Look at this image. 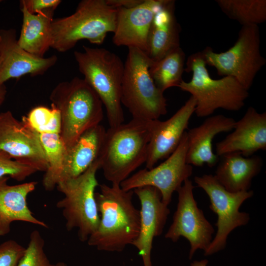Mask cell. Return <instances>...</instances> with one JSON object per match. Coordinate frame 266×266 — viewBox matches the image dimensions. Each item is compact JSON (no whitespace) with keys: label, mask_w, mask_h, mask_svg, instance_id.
Wrapping results in <instances>:
<instances>
[{"label":"cell","mask_w":266,"mask_h":266,"mask_svg":"<svg viewBox=\"0 0 266 266\" xmlns=\"http://www.w3.org/2000/svg\"><path fill=\"white\" fill-rule=\"evenodd\" d=\"M184 71L192 72V79L189 82L183 80L178 87L195 98L197 117H209L220 108L236 111L243 107L249 97L248 91L232 76L212 78L201 52L189 56Z\"/></svg>","instance_id":"obj_4"},{"label":"cell","mask_w":266,"mask_h":266,"mask_svg":"<svg viewBox=\"0 0 266 266\" xmlns=\"http://www.w3.org/2000/svg\"><path fill=\"white\" fill-rule=\"evenodd\" d=\"M235 121L231 117L216 115L207 117L200 125L189 130L187 163L192 166H214L219 157L213 151V140L218 134L233 130Z\"/></svg>","instance_id":"obj_19"},{"label":"cell","mask_w":266,"mask_h":266,"mask_svg":"<svg viewBox=\"0 0 266 266\" xmlns=\"http://www.w3.org/2000/svg\"><path fill=\"white\" fill-rule=\"evenodd\" d=\"M55 266H67V265L62 262H60L55 264Z\"/></svg>","instance_id":"obj_36"},{"label":"cell","mask_w":266,"mask_h":266,"mask_svg":"<svg viewBox=\"0 0 266 266\" xmlns=\"http://www.w3.org/2000/svg\"><path fill=\"white\" fill-rule=\"evenodd\" d=\"M60 0H22L23 5L28 12L36 14L47 10H55L61 2Z\"/></svg>","instance_id":"obj_32"},{"label":"cell","mask_w":266,"mask_h":266,"mask_svg":"<svg viewBox=\"0 0 266 266\" xmlns=\"http://www.w3.org/2000/svg\"><path fill=\"white\" fill-rule=\"evenodd\" d=\"M165 1L144 0L133 8H117L113 43L118 46L137 48L145 52L152 23Z\"/></svg>","instance_id":"obj_17"},{"label":"cell","mask_w":266,"mask_h":266,"mask_svg":"<svg viewBox=\"0 0 266 266\" xmlns=\"http://www.w3.org/2000/svg\"><path fill=\"white\" fill-rule=\"evenodd\" d=\"M0 151L37 171L45 172L48 168L38 133L10 111L0 113Z\"/></svg>","instance_id":"obj_13"},{"label":"cell","mask_w":266,"mask_h":266,"mask_svg":"<svg viewBox=\"0 0 266 266\" xmlns=\"http://www.w3.org/2000/svg\"><path fill=\"white\" fill-rule=\"evenodd\" d=\"M36 172L33 168L12 159L6 153L0 151V178L8 176L21 181Z\"/></svg>","instance_id":"obj_30"},{"label":"cell","mask_w":266,"mask_h":266,"mask_svg":"<svg viewBox=\"0 0 266 266\" xmlns=\"http://www.w3.org/2000/svg\"><path fill=\"white\" fill-rule=\"evenodd\" d=\"M185 54L179 47L157 61H153L149 72L156 86L162 92L178 87L183 81Z\"/></svg>","instance_id":"obj_25"},{"label":"cell","mask_w":266,"mask_h":266,"mask_svg":"<svg viewBox=\"0 0 266 266\" xmlns=\"http://www.w3.org/2000/svg\"><path fill=\"white\" fill-rule=\"evenodd\" d=\"M9 178L8 176L0 178V236L8 234L15 221L47 228L46 223L34 217L28 205V196L35 190L37 182L10 185L8 184Z\"/></svg>","instance_id":"obj_20"},{"label":"cell","mask_w":266,"mask_h":266,"mask_svg":"<svg viewBox=\"0 0 266 266\" xmlns=\"http://www.w3.org/2000/svg\"><path fill=\"white\" fill-rule=\"evenodd\" d=\"M22 120L38 134H60L61 120L59 110L52 104L51 108L38 106L33 108Z\"/></svg>","instance_id":"obj_28"},{"label":"cell","mask_w":266,"mask_h":266,"mask_svg":"<svg viewBox=\"0 0 266 266\" xmlns=\"http://www.w3.org/2000/svg\"><path fill=\"white\" fill-rule=\"evenodd\" d=\"M99 187L95 198L100 223L87 243L99 250L122 252L132 245L139 231L140 213L132 201L133 191H125L117 184Z\"/></svg>","instance_id":"obj_1"},{"label":"cell","mask_w":266,"mask_h":266,"mask_svg":"<svg viewBox=\"0 0 266 266\" xmlns=\"http://www.w3.org/2000/svg\"><path fill=\"white\" fill-rule=\"evenodd\" d=\"M221 157L214 175L218 181L232 193L249 190L252 179L262 168L261 157H244L238 153H230Z\"/></svg>","instance_id":"obj_22"},{"label":"cell","mask_w":266,"mask_h":266,"mask_svg":"<svg viewBox=\"0 0 266 266\" xmlns=\"http://www.w3.org/2000/svg\"><path fill=\"white\" fill-rule=\"evenodd\" d=\"M26 248L13 239L0 244V266H17Z\"/></svg>","instance_id":"obj_31"},{"label":"cell","mask_w":266,"mask_h":266,"mask_svg":"<svg viewBox=\"0 0 266 266\" xmlns=\"http://www.w3.org/2000/svg\"><path fill=\"white\" fill-rule=\"evenodd\" d=\"M1 0H0V2H1Z\"/></svg>","instance_id":"obj_38"},{"label":"cell","mask_w":266,"mask_h":266,"mask_svg":"<svg viewBox=\"0 0 266 266\" xmlns=\"http://www.w3.org/2000/svg\"><path fill=\"white\" fill-rule=\"evenodd\" d=\"M140 203V228L132 245L141 256L143 266H152L151 251L155 237L160 235L166 225L170 210L164 203L159 191L146 186L134 189Z\"/></svg>","instance_id":"obj_14"},{"label":"cell","mask_w":266,"mask_h":266,"mask_svg":"<svg viewBox=\"0 0 266 266\" xmlns=\"http://www.w3.org/2000/svg\"><path fill=\"white\" fill-rule=\"evenodd\" d=\"M44 240L39 232L33 231L25 253L17 266H55L47 257L44 250Z\"/></svg>","instance_id":"obj_29"},{"label":"cell","mask_w":266,"mask_h":266,"mask_svg":"<svg viewBox=\"0 0 266 266\" xmlns=\"http://www.w3.org/2000/svg\"><path fill=\"white\" fill-rule=\"evenodd\" d=\"M6 94V89L5 85H0V103L4 101Z\"/></svg>","instance_id":"obj_34"},{"label":"cell","mask_w":266,"mask_h":266,"mask_svg":"<svg viewBox=\"0 0 266 266\" xmlns=\"http://www.w3.org/2000/svg\"><path fill=\"white\" fill-rule=\"evenodd\" d=\"M260 43L258 26H243L235 43L227 51L216 53L207 46L201 52L206 65L214 67L218 75L234 78L248 91L266 63Z\"/></svg>","instance_id":"obj_9"},{"label":"cell","mask_w":266,"mask_h":266,"mask_svg":"<svg viewBox=\"0 0 266 266\" xmlns=\"http://www.w3.org/2000/svg\"><path fill=\"white\" fill-rule=\"evenodd\" d=\"M106 130L97 125L82 134L67 148L59 182L76 177L85 172L99 158Z\"/></svg>","instance_id":"obj_23"},{"label":"cell","mask_w":266,"mask_h":266,"mask_svg":"<svg viewBox=\"0 0 266 266\" xmlns=\"http://www.w3.org/2000/svg\"><path fill=\"white\" fill-rule=\"evenodd\" d=\"M117 8L105 0H83L71 15L53 19L51 25V47L65 52L81 40L92 44H102L107 33H114Z\"/></svg>","instance_id":"obj_6"},{"label":"cell","mask_w":266,"mask_h":266,"mask_svg":"<svg viewBox=\"0 0 266 266\" xmlns=\"http://www.w3.org/2000/svg\"><path fill=\"white\" fill-rule=\"evenodd\" d=\"M83 47V51L74 52L79 70L104 106L109 127L119 125L124 121L121 100L124 64L106 49Z\"/></svg>","instance_id":"obj_5"},{"label":"cell","mask_w":266,"mask_h":266,"mask_svg":"<svg viewBox=\"0 0 266 266\" xmlns=\"http://www.w3.org/2000/svg\"><path fill=\"white\" fill-rule=\"evenodd\" d=\"M107 4L115 8H131L141 4L143 0H105Z\"/></svg>","instance_id":"obj_33"},{"label":"cell","mask_w":266,"mask_h":266,"mask_svg":"<svg viewBox=\"0 0 266 266\" xmlns=\"http://www.w3.org/2000/svg\"><path fill=\"white\" fill-rule=\"evenodd\" d=\"M100 169L98 159L78 176L58 183L56 187L64 197L56 203L66 220L68 231L77 228L80 241H87L97 230L100 216L95 198V190L99 186L96 178Z\"/></svg>","instance_id":"obj_8"},{"label":"cell","mask_w":266,"mask_h":266,"mask_svg":"<svg viewBox=\"0 0 266 266\" xmlns=\"http://www.w3.org/2000/svg\"><path fill=\"white\" fill-rule=\"evenodd\" d=\"M233 131L216 144L219 157L238 153L250 157L259 150L266 149V113L258 112L249 107L242 117L235 121Z\"/></svg>","instance_id":"obj_18"},{"label":"cell","mask_w":266,"mask_h":266,"mask_svg":"<svg viewBox=\"0 0 266 266\" xmlns=\"http://www.w3.org/2000/svg\"><path fill=\"white\" fill-rule=\"evenodd\" d=\"M196 101L191 96L171 117L165 121H150L151 136L146 168L151 169L168 158L177 148L195 113Z\"/></svg>","instance_id":"obj_15"},{"label":"cell","mask_w":266,"mask_h":266,"mask_svg":"<svg viewBox=\"0 0 266 266\" xmlns=\"http://www.w3.org/2000/svg\"><path fill=\"white\" fill-rule=\"evenodd\" d=\"M48 163V168L43 176L44 189L51 191L56 187L64 168L67 148L60 134H38Z\"/></svg>","instance_id":"obj_26"},{"label":"cell","mask_w":266,"mask_h":266,"mask_svg":"<svg viewBox=\"0 0 266 266\" xmlns=\"http://www.w3.org/2000/svg\"><path fill=\"white\" fill-rule=\"evenodd\" d=\"M208 261L206 259L200 261H194L191 264V266H208Z\"/></svg>","instance_id":"obj_35"},{"label":"cell","mask_w":266,"mask_h":266,"mask_svg":"<svg viewBox=\"0 0 266 266\" xmlns=\"http://www.w3.org/2000/svg\"><path fill=\"white\" fill-rule=\"evenodd\" d=\"M49 99L60 112V135L67 148L103 119L102 102L84 79L75 77L59 83Z\"/></svg>","instance_id":"obj_3"},{"label":"cell","mask_w":266,"mask_h":266,"mask_svg":"<svg viewBox=\"0 0 266 266\" xmlns=\"http://www.w3.org/2000/svg\"><path fill=\"white\" fill-rule=\"evenodd\" d=\"M194 187L192 181L188 179L176 191L177 208L172 223L165 236L173 242L177 241L180 237L186 238L190 244V259L197 250L204 252L207 249L215 231L202 210L198 207L193 195Z\"/></svg>","instance_id":"obj_12"},{"label":"cell","mask_w":266,"mask_h":266,"mask_svg":"<svg viewBox=\"0 0 266 266\" xmlns=\"http://www.w3.org/2000/svg\"><path fill=\"white\" fill-rule=\"evenodd\" d=\"M23 22L18 45L28 53L38 57L44 55L51 45V23L54 10L33 14L20 4Z\"/></svg>","instance_id":"obj_24"},{"label":"cell","mask_w":266,"mask_h":266,"mask_svg":"<svg viewBox=\"0 0 266 266\" xmlns=\"http://www.w3.org/2000/svg\"><path fill=\"white\" fill-rule=\"evenodd\" d=\"M150 121L133 118L106 131L98 159L104 178L111 184L120 185L146 163Z\"/></svg>","instance_id":"obj_2"},{"label":"cell","mask_w":266,"mask_h":266,"mask_svg":"<svg viewBox=\"0 0 266 266\" xmlns=\"http://www.w3.org/2000/svg\"><path fill=\"white\" fill-rule=\"evenodd\" d=\"M222 11L242 26L258 25L266 20V0H216Z\"/></svg>","instance_id":"obj_27"},{"label":"cell","mask_w":266,"mask_h":266,"mask_svg":"<svg viewBox=\"0 0 266 266\" xmlns=\"http://www.w3.org/2000/svg\"><path fill=\"white\" fill-rule=\"evenodd\" d=\"M2 103H0V105Z\"/></svg>","instance_id":"obj_37"},{"label":"cell","mask_w":266,"mask_h":266,"mask_svg":"<svg viewBox=\"0 0 266 266\" xmlns=\"http://www.w3.org/2000/svg\"><path fill=\"white\" fill-rule=\"evenodd\" d=\"M194 181L208 195L209 207L218 217L216 234L204 253L206 256H210L225 248L227 237L234 229L248 223L249 214L240 212L239 209L243 202L253 196L254 192L252 190L229 192L212 174L196 176Z\"/></svg>","instance_id":"obj_10"},{"label":"cell","mask_w":266,"mask_h":266,"mask_svg":"<svg viewBox=\"0 0 266 266\" xmlns=\"http://www.w3.org/2000/svg\"><path fill=\"white\" fill-rule=\"evenodd\" d=\"M57 60L55 55L38 57L22 49L18 44L15 30H0V85L25 74L41 75Z\"/></svg>","instance_id":"obj_16"},{"label":"cell","mask_w":266,"mask_h":266,"mask_svg":"<svg viewBox=\"0 0 266 266\" xmlns=\"http://www.w3.org/2000/svg\"><path fill=\"white\" fill-rule=\"evenodd\" d=\"M152 62L145 52L128 47L121 100L133 119L156 120L167 113L164 92L156 86L149 72Z\"/></svg>","instance_id":"obj_7"},{"label":"cell","mask_w":266,"mask_h":266,"mask_svg":"<svg viewBox=\"0 0 266 266\" xmlns=\"http://www.w3.org/2000/svg\"><path fill=\"white\" fill-rule=\"evenodd\" d=\"M188 149L187 131L176 150L163 162L151 169H140L120 185L125 191L149 186L157 189L164 203L168 205L173 193L189 179L193 166L186 162Z\"/></svg>","instance_id":"obj_11"},{"label":"cell","mask_w":266,"mask_h":266,"mask_svg":"<svg viewBox=\"0 0 266 266\" xmlns=\"http://www.w3.org/2000/svg\"><path fill=\"white\" fill-rule=\"evenodd\" d=\"M175 1L165 0L152 23L145 53L157 61L180 46V26L175 15Z\"/></svg>","instance_id":"obj_21"}]
</instances>
